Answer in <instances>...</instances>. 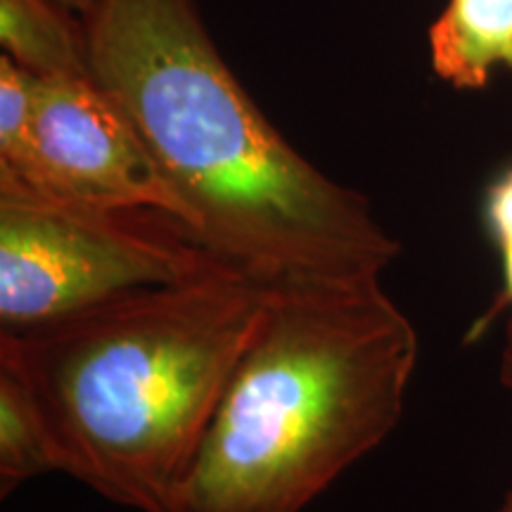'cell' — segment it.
I'll return each instance as SVG.
<instances>
[{
	"label": "cell",
	"mask_w": 512,
	"mask_h": 512,
	"mask_svg": "<svg viewBox=\"0 0 512 512\" xmlns=\"http://www.w3.org/2000/svg\"><path fill=\"white\" fill-rule=\"evenodd\" d=\"M60 0H0V43L36 79L91 74L83 24L69 19Z\"/></svg>",
	"instance_id": "7"
},
{
	"label": "cell",
	"mask_w": 512,
	"mask_h": 512,
	"mask_svg": "<svg viewBox=\"0 0 512 512\" xmlns=\"http://www.w3.org/2000/svg\"><path fill=\"white\" fill-rule=\"evenodd\" d=\"M501 380L505 387H512V318L505 328V347L501 356Z\"/></svg>",
	"instance_id": "11"
},
{
	"label": "cell",
	"mask_w": 512,
	"mask_h": 512,
	"mask_svg": "<svg viewBox=\"0 0 512 512\" xmlns=\"http://www.w3.org/2000/svg\"><path fill=\"white\" fill-rule=\"evenodd\" d=\"M418 351L380 280L268 287L171 512H304L399 425Z\"/></svg>",
	"instance_id": "3"
},
{
	"label": "cell",
	"mask_w": 512,
	"mask_h": 512,
	"mask_svg": "<svg viewBox=\"0 0 512 512\" xmlns=\"http://www.w3.org/2000/svg\"><path fill=\"white\" fill-rule=\"evenodd\" d=\"M268 287L221 266L24 330L0 368L34 403L57 472L138 512H171Z\"/></svg>",
	"instance_id": "2"
},
{
	"label": "cell",
	"mask_w": 512,
	"mask_h": 512,
	"mask_svg": "<svg viewBox=\"0 0 512 512\" xmlns=\"http://www.w3.org/2000/svg\"><path fill=\"white\" fill-rule=\"evenodd\" d=\"M34 145V188L15 192L107 211H152L185 226L181 202L136 124L93 76H34Z\"/></svg>",
	"instance_id": "5"
},
{
	"label": "cell",
	"mask_w": 512,
	"mask_h": 512,
	"mask_svg": "<svg viewBox=\"0 0 512 512\" xmlns=\"http://www.w3.org/2000/svg\"><path fill=\"white\" fill-rule=\"evenodd\" d=\"M53 453L29 394L10 370L0 368V496L53 472Z\"/></svg>",
	"instance_id": "8"
},
{
	"label": "cell",
	"mask_w": 512,
	"mask_h": 512,
	"mask_svg": "<svg viewBox=\"0 0 512 512\" xmlns=\"http://www.w3.org/2000/svg\"><path fill=\"white\" fill-rule=\"evenodd\" d=\"M512 53V0H448L430 27L432 69L456 88H484Z\"/></svg>",
	"instance_id": "6"
},
{
	"label": "cell",
	"mask_w": 512,
	"mask_h": 512,
	"mask_svg": "<svg viewBox=\"0 0 512 512\" xmlns=\"http://www.w3.org/2000/svg\"><path fill=\"white\" fill-rule=\"evenodd\" d=\"M505 64H508V67H512V53H510V57H508V62H505Z\"/></svg>",
	"instance_id": "14"
},
{
	"label": "cell",
	"mask_w": 512,
	"mask_h": 512,
	"mask_svg": "<svg viewBox=\"0 0 512 512\" xmlns=\"http://www.w3.org/2000/svg\"><path fill=\"white\" fill-rule=\"evenodd\" d=\"M36 181L34 74L0 57V188L31 190Z\"/></svg>",
	"instance_id": "9"
},
{
	"label": "cell",
	"mask_w": 512,
	"mask_h": 512,
	"mask_svg": "<svg viewBox=\"0 0 512 512\" xmlns=\"http://www.w3.org/2000/svg\"><path fill=\"white\" fill-rule=\"evenodd\" d=\"M83 29L93 79L136 124L211 254L266 287L382 278L399 242L361 192L280 136L192 0H98Z\"/></svg>",
	"instance_id": "1"
},
{
	"label": "cell",
	"mask_w": 512,
	"mask_h": 512,
	"mask_svg": "<svg viewBox=\"0 0 512 512\" xmlns=\"http://www.w3.org/2000/svg\"><path fill=\"white\" fill-rule=\"evenodd\" d=\"M228 266L152 211H107L0 190V330H24Z\"/></svg>",
	"instance_id": "4"
},
{
	"label": "cell",
	"mask_w": 512,
	"mask_h": 512,
	"mask_svg": "<svg viewBox=\"0 0 512 512\" xmlns=\"http://www.w3.org/2000/svg\"><path fill=\"white\" fill-rule=\"evenodd\" d=\"M484 223L498 252L512 249V166L491 181L484 195Z\"/></svg>",
	"instance_id": "10"
},
{
	"label": "cell",
	"mask_w": 512,
	"mask_h": 512,
	"mask_svg": "<svg viewBox=\"0 0 512 512\" xmlns=\"http://www.w3.org/2000/svg\"><path fill=\"white\" fill-rule=\"evenodd\" d=\"M496 512H512V489H510V494L505 496V501H503L501 508H498Z\"/></svg>",
	"instance_id": "13"
},
{
	"label": "cell",
	"mask_w": 512,
	"mask_h": 512,
	"mask_svg": "<svg viewBox=\"0 0 512 512\" xmlns=\"http://www.w3.org/2000/svg\"><path fill=\"white\" fill-rule=\"evenodd\" d=\"M60 3L64 5V8H69L72 12H79V15L86 17L88 12L95 8V3H98V0H60Z\"/></svg>",
	"instance_id": "12"
}]
</instances>
